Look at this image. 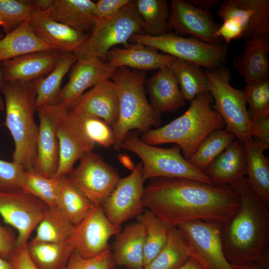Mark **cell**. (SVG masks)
<instances>
[{
  "label": "cell",
  "instance_id": "cell-1",
  "mask_svg": "<svg viewBox=\"0 0 269 269\" xmlns=\"http://www.w3.org/2000/svg\"><path fill=\"white\" fill-rule=\"evenodd\" d=\"M150 179L144 187L143 207L170 227L195 221L223 224L240 207L239 195L229 185L184 178Z\"/></svg>",
  "mask_w": 269,
  "mask_h": 269
},
{
  "label": "cell",
  "instance_id": "cell-2",
  "mask_svg": "<svg viewBox=\"0 0 269 269\" xmlns=\"http://www.w3.org/2000/svg\"><path fill=\"white\" fill-rule=\"evenodd\" d=\"M239 195L240 207L220 226L222 247L230 264L254 263L269 269V210L246 176L229 185Z\"/></svg>",
  "mask_w": 269,
  "mask_h": 269
},
{
  "label": "cell",
  "instance_id": "cell-3",
  "mask_svg": "<svg viewBox=\"0 0 269 269\" xmlns=\"http://www.w3.org/2000/svg\"><path fill=\"white\" fill-rule=\"evenodd\" d=\"M5 101L4 125L14 144L12 161L24 171H34L38 126L35 120L36 95L34 81H2Z\"/></svg>",
  "mask_w": 269,
  "mask_h": 269
},
{
  "label": "cell",
  "instance_id": "cell-4",
  "mask_svg": "<svg viewBox=\"0 0 269 269\" xmlns=\"http://www.w3.org/2000/svg\"><path fill=\"white\" fill-rule=\"evenodd\" d=\"M213 102L209 92L201 94L190 102L189 107L181 116L163 127L149 129L140 138L152 145L175 143L188 160L206 137L225 127L221 117L212 108Z\"/></svg>",
  "mask_w": 269,
  "mask_h": 269
},
{
  "label": "cell",
  "instance_id": "cell-5",
  "mask_svg": "<svg viewBox=\"0 0 269 269\" xmlns=\"http://www.w3.org/2000/svg\"><path fill=\"white\" fill-rule=\"evenodd\" d=\"M145 72L116 68L111 79L115 85L119 99V115L112 127L114 148L119 151L126 134L132 131L143 133L161 125V114L151 105L145 91Z\"/></svg>",
  "mask_w": 269,
  "mask_h": 269
},
{
  "label": "cell",
  "instance_id": "cell-6",
  "mask_svg": "<svg viewBox=\"0 0 269 269\" xmlns=\"http://www.w3.org/2000/svg\"><path fill=\"white\" fill-rule=\"evenodd\" d=\"M139 132H129L120 147L133 152L141 159L142 175L144 180L154 178H184L214 184L211 178L193 166L181 153L180 146L162 148L142 141Z\"/></svg>",
  "mask_w": 269,
  "mask_h": 269
},
{
  "label": "cell",
  "instance_id": "cell-7",
  "mask_svg": "<svg viewBox=\"0 0 269 269\" xmlns=\"http://www.w3.org/2000/svg\"><path fill=\"white\" fill-rule=\"evenodd\" d=\"M218 15L223 21L216 36L227 45L235 39L269 37V0H225Z\"/></svg>",
  "mask_w": 269,
  "mask_h": 269
},
{
  "label": "cell",
  "instance_id": "cell-8",
  "mask_svg": "<svg viewBox=\"0 0 269 269\" xmlns=\"http://www.w3.org/2000/svg\"><path fill=\"white\" fill-rule=\"evenodd\" d=\"M92 29L83 44L74 53L77 58L90 56L106 61L111 49L120 44L128 47L134 34L143 33L142 21L134 0L114 16L95 21Z\"/></svg>",
  "mask_w": 269,
  "mask_h": 269
},
{
  "label": "cell",
  "instance_id": "cell-9",
  "mask_svg": "<svg viewBox=\"0 0 269 269\" xmlns=\"http://www.w3.org/2000/svg\"><path fill=\"white\" fill-rule=\"evenodd\" d=\"M214 105L212 108L221 117L225 129L236 138L244 143L253 138L250 133V122L246 101L242 90L233 87L230 83L232 73L224 65L213 69H205Z\"/></svg>",
  "mask_w": 269,
  "mask_h": 269
},
{
  "label": "cell",
  "instance_id": "cell-10",
  "mask_svg": "<svg viewBox=\"0 0 269 269\" xmlns=\"http://www.w3.org/2000/svg\"><path fill=\"white\" fill-rule=\"evenodd\" d=\"M131 40L208 70L224 65L227 57V45L211 44L194 37H186L171 32L155 36L137 33L132 36Z\"/></svg>",
  "mask_w": 269,
  "mask_h": 269
},
{
  "label": "cell",
  "instance_id": "cell-11",
  "mask_svg": "<svg viewBox=\"0 0 269 269\" xmlns=\"http://www.w3.org/2000/svg\"><path fill=\"white\" fill-rule=\"evenodd\" d=\"M79 160L78 166L65 176L93 204L102 205L117 186L119 174L93 151L85 153Z\"/></svg>",
  "mask_w": 269,
  "mask_h": 269
},
{
  "label": "cell",
  "instance_id": "cell-12",
  "mask_svg": "<svg viewBox=\"0 0 269 269\" xmlns=\"http://www.w3.org/2000/svg\"><path fill=\"white\" fill-rule=\"evenodd\" d=\"M47 208L43 202L22 189L0 190V215L18 232L16 249L26 247Z\"/></svg>",
  "mask_w": 269,
  "mask_h": 269
},
{
  "label": "cell",
  "instance_id": "cell-13",
  "mask_svg": "<svg viewBox=\"0 0 269 269\" xmlns=\"http://www.w3.org/2000/svg\"><path fill=\"white\" fill-rule=\"evenodd\" d=\"M54 121L59 144V163L53 177L66 176L76 161L93 151L96 144L90 140L72 119L69 109L56 103L47 105Z\"/></svg>",
  "mask_w": 269,
  "mask_h": 269
},
{
  "label": "cell",
  "instance_id": "cell-14",
  "mask_svg": "<svg viewBox=\"0 0 269 269\" xmlns=\"http://www.w3.org/2000/svg\"><path fill=\"white\" fill-rule=\"evenodd\" d=\"M220 224L195 221L177 227L186 237L194 258L204 269H233L224 254Z\"/></svg>",
  "mask_w": 269,
  "mask_h": 269
},
{
  "label": "cell",
  "instance_id": "cell-15",
  "mask_svg": "<svg viewBox=\"0 0 269 269\" xmlns=\"http://www.w3.org/2000/svg\"><path fill=\"white\" fill-rule=\"evenodd\" d=\"M140 162L127 176L120 178L117 186L101 205L108 219L121 227L125 222L137 217L143 211L142 196L144 180Z\"/></svg>",
  "mask_w": 269,
  "mask_h": 269
},
{
  "label": "cell",
  "instance_id": "cell-16",
  "mask_svg": "<svg viewBox=\"0 0 269 269\" xmlns=\"http://www.w3.org/2000/svg\"><path fill=\"white\" fill-rule=\"evenodd\" d=\"M219 26L209 10L196 7L187 0L171 1L168 30H174L179 35H190L211 44L220 45L222 39L216 36Z\"/></svg>",
  "mask_w": 269,
  "mask_h": 269
},
{
  "label": "cell",
  "instance_id": "cell-17",
  "mask_svg": "<svg viewBox=\"0 0 269 269\" xmlns=\"http://www.w3.org/2000/svg\"><path fill=\"white\" fill-rule=\"evenodd\" d=\"M121 227L108 219L101 205L94 204L85 217L75 226L73 236L75 250L84 258H91L109 248L110 238Z\"/></svg>",
  "mask_w": 269,
  "mask_h": 269
},
{
  "label": "cell",
  "instance_id": "cell-18",
  "mask_svg": "<svg viewBox=\"0 0 269 269\" xmlns=\"http://www.w3.org/2000/svg\"><path fill=\"white\" fill-rule=\"evenodd\" d=\"M116 69L108 62L96 57L77 58L71 68L69 80L61 89L56 103L69 109L88 88L111 79Z\"/></svg>",
  "mask_w": 269,
  "mask_h": 269
},
{
  "label": "cell",
  "instance_id": "cell-19",
  "mask_svg": "<svg viewBox=\"0 0 269 269\" xmlns=\"http://www.w3.org/2000/svg\"><path fill=\"white\" fill-rule=\"evenodd\" d=\"M73 113L99 118L112 128L119 115V99L114 82L104 81L84 93L70 107Z\"/></svg>",
  "mask_w": 269,
  "mask_h": 269
},
{
  "label": "cell",
  "instance_id": "cell-20",
  "mask_svg": "<svg viewBox=\"0 0 269 269\" xmlns=\"http://www.w3.org/2000/svg\"><path fill=\"white\" fill-rule=\"evenodd\" d=\"M29 23L37 37L62 53H74L89 36L86 33L56 21L45 12L35 11Z\"/></svg>",
  "mask_w": 269,
  "mask_h": 269
},
{
  "label": "cell",
  "instance_id": "cell-21",
  "mask_svg": "<svg viewBox=\"0 0 269 269\" xmlns=\"http://www.w3.org/2000/svg\"><path fill=\"white\" fill-rule=\"evenodd\" d=\"M39 120L37 140V156L34 171L47 177H53L59 163V144L55 125L48 108H37Z\"/></svg>",
  "mask_w": 269,
  "mask_h": 269
},
{
  "label": "cell",
  "instance_id": "cell-22",
  "mask_svg": "<svg viewBox=\"0 0 269 269\" xmlns=\"http://www.w3.org/2000/svg\"><path fill=\"white\" fill-rule=\"evenodd\" d=\"M62 53L44 50L27 53L0 62L3 80L30 82L49 73Z\"/></svg>",
  "mask_w": 269,
  "mask_h": 269
},
{
  "label": "cell",
  "instance_id": "cell-23",
  "mask_svg": "<svg viewBox=\"0 0 269 269\" xmlns=\"http://www.w3.org/2000/svg\"><path fill=\"white\" fill-rule=\"evenodd\" d=\"M175 59L159 53L141 43H134L126 48L114 47L107 53L106 61L115 68L125 67L145 71L169 67Z\"/></svg>",
  "mask_w": 269,
  "mask_h": 269
},
{
  "label": "cell",
  "instance_id": "cell-24",
  "mask_svg": "<svg viewBox=\"0 0 269 269\" xmlns=\"http://www.w3.org/2000/svg\"><path fill=\"white\" fill-rule=\"evenodd\" d=\"M146 86L149 102L160 114L174 113L185 104L177 80L169 67L158 69Z\"/></svg>",
  "mask_w": 269,
  "mask_h": 269
},
{
  "label": "cell",
  "instance_id": "cell-25",
  "mask_svg": "<svg viewBox=\"0 0 269 269\" xmlns=\"http://www.w3.org/2000/svg\"><path fill=\"white\" fill-rule=\"evenodd\" d=\"M233 64L246 83L269 78V37L245 41L242 53L234 57Z\"/></svg>",
  "mask_w": 269,
  "mask_h": 269
},
{
  "label": "cell",
  "instance_id": "cell-26",
  "mask_svg": "<svg viewBox=\"0 0 269 269\" xmlns=\"http://www.w3.org/2000/svg\"><path fill=\"white\" fill-rule=\"evenodd\" d=\"M144 236V227L138 221L121 230L111 251L116 265L129 269H143Z\"/></svg>",
  "mask_w": 269,
  "mask_h": 269
},
{
  "label": "cell",
  "instance_id": "cell-27",
  "mask_svg": "<svg viewBox=\"0 0 269 269\" xmlns=\"http://www.w3.org/2000/svg\"><path fill=\"white\" fill-rule=\"evenodd\" d=\"M247 180L257 195L269 204V163L264 155L269 144L253 138L243 143Z\"/></svg>",
  "mask_w": 269,
  "mask_h": 269
},
{
  "label": "cell",
  "instance_id": "cell-28",
  "mask_svg": "<svg viewBox=\"0 0 269 269\" xmlns=\"http://www.w3.org/2000/svg\"><path fill=\"white\" fill-rule=\"evenodd\" d=\"M214 184L229 185L236 180L245 176L246 164L244 145L235 139L211 163L204 172Z\"/></svg>",
  "mask_w": 269,
  "mask_h": 269
},
{
  "label": "cell",
  "instance_id": "cell-29",
  "mask_svg": "<svg viewBox=\"0 0 269 269\" xmlns=\"http://www.w3.org/2000/svg\"><path fill=\"white\" fill-rule=\"evenodd\" d=\"M95 6L90 0H53L45 12L56 21L86 33L93 26Z\"/></svg>",
  "mask_w": 269,
  "mask_h": 269
},
{
  "label": "cell",
  "instance_id": "cell-30",
  "mask_svg": "<svg viewBox=\"0 0 269 269\" xmlns=\"http://www.w3.org/2000/svg\"><path fill=\"white\" fill-rule=\"evenodd\" d=\"M44 50L57 51L36 35L29 21L23 22L5 35L0 33V63L27 53Z\"/></svg>",
  "mask_w": 269,
  "mask_h": 269
},
{
  "label": "cell",
  "instance_id": "cell-31",
  "mask_svg": "<svg viewBox=\"0 0 269 269\" xmlns=\"http://www.w3.org/2000/svg\"><path fill=\"white\" fill-rule=\"evenodd\" d=\"M77 59L73 53H62L54 67L45 77L34 80L36 108L56 103L61 90L62 81Z\"/></svg>",
  "mask_w": 269,
  "mask_h": 269
},
{
  "label": "cell",
  "instance_id": "cell-32",
  "mask_svg": "<svg viewBox=\"0 0 269 269\" xmlns=\"http://www.w3.org/2000/svg\"><path fill=\"white\" fill-rule=\"evenodd\" d=\"M74 230L75 225L58 207H48L31 241L54 243L73 241Z\"/></svg>",
  "mask_w": 269,
  "mask_h": 269
},
{
  "label": "cell",
  "instance_id": "cell-33",
  "mask_svg": "<svg viewBox=\"0 0 269 269\" xmlns=\"http://www.w3.org/2000/svg\"><path fill=\"white\" fill-rule=\"evenodd\" d=\"M192 257L189 243L177 227H171L167 243L143 269H178Z\"/></svg>",
  "mask_w": 269,
  "mask_h": 269
},
{
  "label": "cell",
  "instance_id": "cell-34",
  "mask_svg": "<svg viewBox=\"0 0 269 269\" xmlns=\"http://www.w3.org/2000/svg\"><path fill=\"white\" fill-rule=\"evenodd\" d=\"M26 248L38 269H63L75 250L73 241L63 243L30 241Z\"/></svg>",
  "mask_w": 269,
  "mask_h": 269
},
{
  "label": "cell",
  "instance_id": "cell-35",
  "mask_svg": "<svg viewBox=\"0 0 269 269\" xmlns=\"http://www.w3.org/2000/svg\"><path fill=\"white\" fill-rule=\"evenodd\" d=\"M169 67L177 80L185 101L191 102L198 95L209 92L207 75L200 66L175 58Z\"/></svg>",
  "mask_w": 269,
  "mask_h": 269
},
{
  "label": "cell",
  "instance_id": "cell-36",
  "mask_svg": "<svg viewBox=\"0 0 269 269\" xmlns=\"http://www.w3.org/2000/svg\"><path fill=\"white\" fill-rule=\"evenodd\" d=\"M143 226L145 236L143 268L149 264L165 246L170 227L160 221L151 211L146 209L137 217Z\"/></svg>",
  "mask_w": 269,
  "mask_h": 269
},
{
  "label": "cell",
  "instance_id": "cell-37",
  "mask_svg": "<svg viewBox=\"0 0 269 269\" xmlns=\"http://www.w3.org/2000/svg\"><path fill=\"white\" fill-rule=\"evenodd\" d=\"M236 139L225 128L210 133L200 143L188 160L198 170L204 172L211 163Z\"/></svg>",
  "mask_w": 269,
  "mask_h": 269
},
{
  "label": "cell",
  "instance_id": "cell-38",
  "mask_svg": "<svg viewBox=\"0 0 269 269\" xmlns=\"http://www.w3.org/2000/svg\"><path fill=\"white\" fill-rule=\"evenodd\" d=\"M58 178V207L75 226L85 217L94 204L65 176Z\"/></svg>",
  "mask_w": 269,
  "mask_h": 269
},
{
  "label": "cell",
  "instance_id": "cell-39",
  "mask_svg": "<svg viewBox=\"0 0 269 269\" xmlns=\"http://www.w3.org/2000/svg\"><path fill=\"white\" fill-rule=\"evenodd\" d=\"M144 34L158 36L167 32L169 5L166 0H135Z\"/></svg>",
  "mask_w": 269,
  "mask_h": 269
},
{
  "label": "cell",
  "instance_id": "cell-40",
  "mask_svg": "<svg viewBox=\"0 0 269 269\" xmlns=\"http://www.w3.org/2000/svg\"><path fill=\"white\" fill-rule=\"evenodd\" d=\"M21 189L41 200L49 207H58L59 178H47L34 171H25Z\"/></svg>",
  "mask_w": 269,
  "mask_h": 269
},
{
  "label": "cell",
  "instance_id": "cell-41",
  "mask_svg": "<svg viewBox=\"0 0 269 269\" xmlns=\"http://www.w3.org/2000/svg\"><path fill=\"white\" fill-rule=\"evenodd\" d=\"M242 91L249 105L250 124L269 116V78L246 83Z\"/></svg>",
  "mask_w": 269,
  "mask_h": 269
},
{
  "label": "cell",
  "instance_id": "cell-42",
  "mask_svg": "<svg viewBox=\"0 0 269 269\" xmlns=\"http://www.w3.org/2000/svg\"><path fill=\"white\" fill-rule=\"evenodd\" d=\"M69 114L86 136L92 142L106 148L114 145V135L112 128L105 121L94 117L76 114L70 110Z\"/></svg>",
  "mask_w": 269,
  "mask_h": 269
},
{
  "label": "cell",
  "instance_id": "cell-43",
  "mask_svg": "<svg viewBox=\"0 0 269 269\" xmlns=\"http://www.w3.org/2000/svg\"><path fill=\"white\" fill-rule=\"evenodd\" d=\"M35 11L27 0H0V26L8 33L29 21Z\"/></svg>",
  "mask_w": 269,
  "mask_h": 269
},
{
  "label": "cell",
  "instance_id": "cell-44",
  "mask_svg": "<svg viewBox=\"0 0 269 269\" xmlns=\"http://www.w3.org/2000/svg\"><path fill=\"white\" fill-rule=\"evenodd\" d=\"M116 265L110 248L97 256L87 259L75 250L63 269H110Z\"/></svg>",
  "mask_w": 269,
  "mask_h": 269
},
{
  "label": "cell",
  "instance_id": "cell-45",
  "mask_svg": "<svg viewBox=\"0 0 269 269\" xmlns=\"http://www.w3.org/2000/svg\"><path fill=\"white\" fill-rule=\"evenodd\" d=\"M24 171L17 163L0 159V190L21 189Z\"/></svg>",
  "mask_w": 269,
  "mask_h": 269
},
{
  "label": "cell",
  "instance_id": "cell-46",
  "mask_svg": "<svg viewBox=\"0 0 269 269\" xmlns=\"http://www.w3.org/2000/svg\"><path fill=\"white\" fill-rule=\"evenodd\" d=\"M132 0H99L95 2V20L110 18L127 6Z\"/></svg>",
  "mask_w": 269,
  "mask_h": 269
},
{
  "label": "cell",
  "instance_id": "cell-47",
  "mask_svg": "<svg viewBox=\"0 0 269 269\" xmlns=\"http://www.w3.org/2000/svg\"><path fill=\"white\" fill-rule=\"evenodd\" d=\"M16 245V238L13 233L0 223V257L9 261Z\"/></svg>",
  "mask_w": 269,
  "mask_h": 269
},
{
  "label": "cell",
  "instance_id": "cell-48",
  "mask_svg": "<svg viewBox=\"0 0 269 269\" xmlns=\"http://www.w3.org/2000/svg\"><path fill=\"white\" fill-rule=\"evenodd\" d=\"M9 262L13 269H38L31 260L26 247L15 249Z\"/></svg>",
  "mask_w": 269,
  "mask_h": 269
},
{
  "label": "cell",
  "instance_id": "cell-49",
  "mask_svg": "<svg viewBox=\"0 0 269 269\" xmlns=\"http://www.w3.org/2000/svg\"><path fill=\"white\" fill-rule=\"evenodd\" d=\"M250 133L253 138L269 144V116L251 123Z\"/></svg>",
  "mask_w": 269,
  "mask_h": 269
},
{
  "label": "cell",
  "instance_id": "cell-50",
  "mask_svg": "<svg viewBox=\"0 0 269 269\" xmlns=\"http://www.w3.org/2000/svg\"><path fill=\"white\" fill-rule=\"evenodd\" d=\"M35 11L46 12L51 6L53 0H27Z\"/></svg>",
  "mask_w": 269,
  "mask_h": 269
},
{
  "label": "cell",
  "instance_id": "cell-51",
  "mask_svg": "<svg viewBox=\"0 0 269 269\" xmlns=\"http://www.w3.org/2000/svg\"><path fill=\"white\" fill-rule=\"evenodd\" d=\"M192 5L200 9L208 10L215 7L219 3V0H188Z\"/></svg>",
  "mask_w": 269,
  "mask_h": 269
},
{
  "label": "cell",
  "instance_id": "cell-52",
  "mask_svg": "<svg viewBox=\"0 0 269 269\" xmlns=\"http://www.w3.org/2000/svg\"><path fill=\"white\" fill-rule=\"evenodd\" d=\"M178 269H204L202 266L193 258L190 259Z\"/></svg>",
  "mask_w": 269,
  "mask_h": 269
},
{
  "label": "cell",
  "instance_id": "cell-53",
  "mask_svg": "<svg viewBox=\"0 0 269 269\" xmlns=\"http://www.w3.org/2000/svg\"><path fill=\"white\" fill-rule=\"evenodd\" d=\"M231 265L233 269H263L254 263Z\"/></svg>",
  "mask_w": 269,
  "mask_h": 269
},
{
  "label": "cell",
  "instance_id": "cell-54",
  "mask_svg": "<svg viewBox=\"0 0 269 269\" xmlns=\"http://www.w3.org/2000/svg\"><path fill=\"white\" fill-rule=\"evenodd\" d=\"M3 81L2 68L0 63V92H1V85ZM5 109V105L0 95V111H2Z\"/></svg>",
  "mask_w": 269,
  "mask_h": 269
},
{
  "label": "cell",
  "instance_id": "cell-55",
  "mask_svg": "<svg viewBox=\"0 0 269 269\" xmlns=\"http://www.w3.org/2000/svg\"><path fill=\"white\" fill-rule=\"evenodd\" d=\"M0 269H13L10 262L0 257Z\"/></svg>",
  "mask_w": 269,
  "mask_h": 269
},
{
  "label": "cell",
  "instance_id": "cell-56",
  "mask_svg": "<svg viewBox=\"0 0 269 269\" xmlns=\"http://www.w3.org/2000/svg\"><path fill=\"white\" fill-rule=\"evenodd\" d=\"M110 269H120V268H116L115 267H113Z\"/></svg>",
  "mask_w": 269,
  "mask_h": 269
}]
</instances>
